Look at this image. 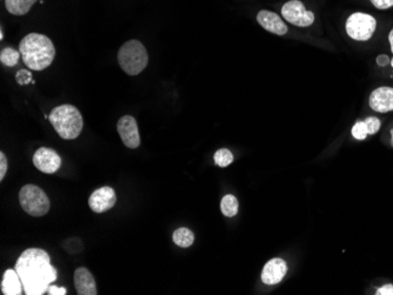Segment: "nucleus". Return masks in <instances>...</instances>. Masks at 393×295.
<instances>
[{
    "label": "nucleus",
    "mask_w": 393,
    "mask_h": 295,
    "mask_svg": "<svg viewBox=\"0 0 393 295\" xmlns=\"http://www.w3.org/2000/svg\"><path fill=\"white\" fill-rule=\"evenodd\" d=\"M16 271L26 295H43L58 278L57 269L51 264L47 252L40 248L24 251L17 260Z\"/></svg>",
    "instance_id": "f257e3e1"
},
{
    "label": "nucleus",
    "mask_w": 393,
    "mask_h": 295,
    "mask_svg": "<svg viewBox=\"0 0 393 295\" xmlns=\"http://www.w3.org/2000/svg\"><path fill=\"white\" fill-rule=\"evenodd\" d=\"M19 51L26 67L33 71H43L52 64L56 57L53 42L47 35L30 33L19 44Z\"/></svg>",
    "instance_id": "f03ea898"
},
{
    "label": "nucleus",
    "mask_w": 393,
    "mask_h": 295,
    "mask_svg": "<svg viewBox=\"0 0 393 295\" xmlns=\"http://www.w3.org/2000/svg\"><path fill=\"white\" fill-rule=\"evenodd\" d=\"M49 120L59 137L65 140L78 138L84 127L83 115L74 105L65 104L54 108L49 115Z\"/></svg>",
    "instance_id": "7ed1b4c3"
},
{
    "label": "nucleus",
    "mask_w": 393,
    "mask_h": 295,
    "mask_svg": "<svg viewBox=\"0 0 393 295\" xmlns=\"http://www.w3.org/2000/svg\"><path fill=\"white\" fill-rule=\"evenodd\" d=\"M118 62L128 76H137L149 64L147 49L139 40H128L118 51Z\"/></svg>",
    "instance_id": "20e7f679"
},
{
    "label": "nucleus",
    "mask_w": 393,
    "mask_h": 295,
    "mask_svg": "<svg viewBox=\"0 0 393 295\" xmlns=\"http://www.w3.org/2000/svg\"><path fill=\"white\" fill-rule=\"evenodd\" d=\"M20 206L27 214L39 218L50 211V200L45 192L35 185H26L19 192Z\"/></svg>",
    "instance_id": "39448f33"
},
{
    "label": "nucleus",
    "mask_w": 393,
    "mask_h": 295,
    "mask_svg": "<svg viewBox=\"0 0 393 295\" xmlns=\"http://www.w3.org/2000/svg\"><path fill=\"white\" fill-rule=\"evenodd\" d=\"M345 28L351 39L357 42H367L374 35V31L377 28V20L367 13L356 12L349 17L345 24Z\"/></svg>",
    "instance_id": "423d86ee"
},
{
    "label": "nucleus",
    "mask_w": 393,
    "mask_h": 295,
    "mask_svg": "<svg viewBox=\"0 0 393 295\" xmlns=\"http://www.w3.org/2000/svg\"><path fill=\"white\" fill-rule=\"evenodd\" d=\"M282 16L294 26L308 27L315 23V13L306 10L301 0H290L283 5Z\"/></svg>",
    "instance_id": "0eeeda50"
},
{
    "label": "nucleus",
    "mask_w": 393,
    "mask_h": 295,
    "mask_svg": "<svg viewBox=\"0 0 393 295\" xmlns=\"http://www.w3.org/2000/svg\"><path fill=\"white\" fill-rule=\"evenodd\" d=\"M33 165L45 174H53L62 166V158L56 151L40 147L33 155Z\"/></svg>",
    "instance_id": "6e6552de"
},
{
    "label": "nucleus",
    "mask_w": 393,
    "mask_h": 295,
    "mask_svg": "<svg viewBox=\"0 0 393 295\" xmlns=\"http://www.w3.org/2000/svg\"><path fill=\"white\" fill-rule=\"evenodd\" d=\"M117 130L124 145L128 149H137L140 145L138 125L132 115H124L117 124Z\"/></svg>",
    "instance_id": "1a4fd4ad"
},
{
    "label": "nucleus",
    "mask_w": 393,
    "mask_h": 295,
    "mask_svg": "<svg viewBox=\"0 0 393 295\" xmlns=\"http://www.w3.org/2000/svg\"><path fill=\"white\" fill-rule=\"evenodd\" d=\"M117 203L116 192L111 187L98 188L89 199V205L94 213H104L111 210Z\"/></svg>",
    "instance_id": "9d476101"
},
{
    "label": "nucleus",
    "mask_w": 393,
    "mask_h": 295,
    "mask_svg": "<svg viewBox=\"0 0 393 295\" xmlns=\"http://www.w3.org/2000/svg\"><path fill=\"white\" fill-rule=\"evenodd\" d=\"M287 273V264L281 258H274L266 262L262 272V281L265 285H277L284 279Z\"/></svg>",
    "instance_id": "9b49d317"
},
{
    "label": "nucleus",
    "mask_w": 393,
    "mask_h": 295,
    "mask_svg": "<svg viewBox=\"0 0 393 295\" xmlns=\"http://www.w3.org/2000/svg\"><path fill=\"white\" fill-rule=\"evenodd\" d=\"M370 108L378 113L393 111V88L382 86L374 90L370 96Z\"/></svg>",
    "instance_id": "f8f14e48"
},
{
    "label": "nucleus",
    "mask_w": 393,
    "mask_h": 295,
    "mask_svg": "<svg viewBox=\"0 0 393 295\" xmlns=\"http://www.w3.org/2000/svg\"><path fill=\"white\" fill-rule=\"evenodd\" d=\"M257 22L264 30L274 33V35H285L289 31L287 25L274 12L267 11V10L259 11L257 15Z\"/></svg>",
    "instance_id": "ddd939ff"
},
{
    "label": "nucleus",
    "mask_w": 393,
    "mask_h": 295,
    "mask_svg": "<svg viewBox=\"0 0 393 295\" xmlns=\"http://www.w3.org/2000/svg\"><path fill=\"white\" fill-rule=\"evenodd\" d=\"M74 287L79 295H96V280L85 267H79L74 272Z\"/></svg>",
    "instance_id": "4468645a"
},
{
    "label": "nucleus",
    "mask_w": 393,
    "mask_h": 295,
    "mask_svg": "<svg viewBox=\"0 0 393 295\" xmlns=\"http://www.w3.org/2000/svg\"><path fill=\"white\" fill-rule=\"evenodd\" d=\"M1 291L5 295H20L24 288L16 269H8L1 281Z\"/></svg>",
    "instance_id": "2eb2a0df"
},
{
    "label": "nucleus",
    "mask_w": 393,
    "mask_h": 295,
    "mask_svg": "<svg viewBox=\"0 0 393 295\" xmlns=\"http://www.w3.org/2000/svg\"><path fill=\"white\" fill-rule=\"evenodd\" d=\"M37 1L38 0H5V8L13 16H24Z\"/></svg>",
    "instance_id": "dca6fc26"
},
{
    "label": "nucleus",
    "mask_w": 393,
    "mask_h": 295,
    "mask_svg": "<svg viewBox=\"0 0 393 295\" xmlns=\"http://www.w3.org/2000/svg\"><path fill=\"white\" fill-rule=\"evenodd\" d=\"M174 242L181 248H187L194 242V234L189 228L181 227L174 230Z\"/></svg>",
    "instance_id": "f3484780"
},
{
    "label": "nucleus",
    "mask_w": 393,
    "mask_h": 295,
    "mask_svg": "<svg viewBox=\"0 0 393 295\" xmlns=\"http://www.w3.org/2000/svg\"><path fill=\"white\" fill-rule=\"evenodd\" d=\"M238 210H240V203L235 196L228 194L224 196L220 203V211L225 217L233 218L238 213Z\"/></svg>",
    "instance_id": "a211bd4d"
},
{
    "label": "nucleus",
    "mask_w": 393,
    "mask_h": 295,
    "mask_svg": "<svg viewBox=\"0 0 393 295\" xmlns=\"http://www.w3.org/2000/svg\"><path fill=\"white\" fill-rule=\"evenodd\" d=\"M20 56H22L20 51L15 50L12 47H5L0 52V62L8 67H13L19 62Z\"/></svg>",
    "instance_id": "6ab92c4d"
},
{
    "label": "nucleus",
    "mask_w": 393,
    "mask_h": 295,
    "mask_svg": "<svg viewBox=\"0 0 393 295\" xmlns=\"http://www.w3.org/2000/svg\"><path fill=\"white\" fill-rule=\"evenodd\" d=\"M215 162L217 166L219 167H228L233 162V154L228 150V149H221V150L217 151L215 153Z\"/></svg>",
    "instance_id": "aec40b11"
},
{
    "label": "nucleus",
    "mask_w": 393,
    "mask_h": 295,
    "mask_svg": "<svg viewBox=\"0 0 393 295\" xmlns=\"http://www.w3.org/2000/svg\"><path fill=\"white\" fill-rule=\"evenodd\" d=\"M352 135L357 140H365L367 135V125L364 121H358L352 127Z\"/></svg>",
    "instance_id": "412c9836"
},
{
    "label": "nucleus",
    "mask_w": 393,
    "mask_h": 295,
    "mask_svg": "<svg viewBox=\"0 0 393 295\" xmlns=\"http://www.w3.org/2000/svg\"><path fill=\"white\" fill-rule=\"evenodd\" d=\"M16 81L22 86L35 84V81L32 79V73L28 69H20L19 72L16 74Z\"/></svg>",
    "instance_id": "4be33fe9"
},
{
    "label": "nucleus",
    "mask_w": 393,
    "mask_h": 295,
    "mask_svg": "<svg viewBox=\"0 0 393 295\" xmlns=\"http://www.w3.org/2000/svg\"><path fill=\"white\" fill-rule=\"evenodd\" d=\"M365 125H367V135H376L378 130H381V120L377 117H369L365 119Z\"/></svg>",
    "instance_id": "5701e85b"
},
{
    "label": "nucleus",
    "mask_w": 393,
    "mask_h": 295,
    "mask_svg": "<svg viewBox=\"0 0 393 295\" xmlns=\"http://www.w3.org/2000/svg\"><path fill=\"white\" fill-rule=\"evenodd\" d=\"M8 159L5 157L4 152H0V180H4L5 174L8 172Z\"/></svg>",
    "instance_id": "b1692460"
},
{
    "label": "nucleus",
    "mask_w": 393,
    "mask_h": 295,
    "mask_svg": "<svg viewBox=\"0 0 393 295\" xmlns=\"http://www.w3.org/2000/svg\"><path fill=\"white\" fill-rule=\"evenodd\" d=\"M370 1L378 10H387L393 6V0H370Z\"/></svg>",
    "instance_id": "393cba45"
},
{
    "label": "nucleus",
    "mask_w": 393,
    "mask_h": 295,
    "mask_svg": "<svg viewBox=\"0 0 393 295\" xmlns=\"http://www.w3.org/2000/svg\"><path fill=\"white\" fill-rule=\"evenodd\" d=\"M65 287H57L54 285L51 284L50 287L47 289V293L50 295H65L66 294Z\"/></svg>",
    "instance_id": "a878e982"
},
{
    "label": "nucleus",
    "mask_w": 393,
    "mask_h": 295,
    "mask_svg": "<svg viewBox=\"0 0 393 295\" xmlns=\"http://www.w3.org/2000/svg\"><path fill=\"white\" fill-rule=\"evenodd\" d=\"M377 295H393V285L387 284L384 285L383 287L378 288L377 292H376Z\"/></svg>",
    "instance_id": "bb28decb"
},
{
    "label": "nucleus",
    "mask_w": 393,
    "mask_h": 295,
    "mask_svg": "<svg viewBox=\"0 0 393 295\" xmlns=\"http://www.w3.org/2000/svg\"><path fill=\"white\" fill-rule=\"evenodd\" d=\"M389 64H391V60H390V58L387 56H385V54L378 56L377 65L384 67V66L389 65Z\"/></svg>",
    "instance_id": "cd10ccee"
},
{
    "label": "nucleus",
    "mask_w": 393,
    "mask_h": 295,
    "mask_svg": "<svg viewBox=\"0 0 393 295\" xmlns=\"http://www.w3.org/2000/svg\"><path fill=\"white\" fill-rule=\"evenodd\" d=\"M389 42H390V45H391V51H392V53H393V28L392 30H391V32H390Z\"/></svg>",
    "instance_id": "c85d7f7f"
},
{
    "label": "nucleus",
    "mask_w": 393,
    "mask_h": 295,
    "mask_svg": "<svg viewBox=\"0 0 393 295\" xmlns=\"http://www.w3.org/2000/svg\"><path fill=\"white\" fill-rule=\"evenodd\" d=\"M4 39V32H3V28L0 30V40H3Z\"/></svg>",
    "instance_id": "c756f323"
},
{
    "label": "nucleus",
    "mask_w": 393,
    "mask_h": 295,
    "mask_svg": "<svg viewBox=\"0 0 393 295\" xmlns=\"http://www.w3.org/2000/svg\"><path fill=\"white\" fill-rule=\"evenodd\" d=\"M391 138H392V146H393V130H391Z\"/></svg>",
    "instance_id": "7c9ffc66"
},
{
    "label": "nucleus",
    "mask_w": 393,
    "mask_h": 295,
    "mask_svg": "<svg viewBox=\"0 0 393 295\" xmlns=\"http://www.w3.org/2000/svg\"><path fill=\"white\" fill-rule=\"evenodd\" d=\"M391 65H392V67H393V58H392V59H391Z\"/></svg>",
    "instance_id": "2f4dec72"
}]
</instances>
